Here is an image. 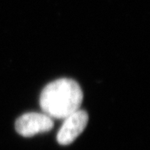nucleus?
Returning <instances> with one entry per match:
<instances>
[{
	"instance_id": "obj_1",
	"label": "nucleus",
	"mask_w": 150,
	"mask_h": 150,
	"mask_svg": "<svg viewBox=\"0 0 150 150\" xmlns=\"http://www.w3.org/2000/svg\"><path fill=\"white\" fill-rule=\"evenodd\" d=\"M83 99L79 84L71 79H59L45 86L39 103L43 113L50 118L64 119L79 110Z\"/></svg>"
},
{
	"instance_id": "obj_2",
	"label": "nucleus",
	"mask_w": 150,
	"mask_h": 150,
	"mask_svg": "<svg viewBox=\"0 0 150 150\" xmlns=\"http://www.w3.org/2000/svg\"><path fill=\"white\" fill-rule=\"evenodd\" d=\"M54 128L53 118L45 113L28 112L17 119L15 129L23 137H32L38 134L48 132Z\"/></svg>"
},
{
	"instance_id": "obj_3",
	"label": "nucleus",
	"mask_w": 150,
	"mask_h": 150,
	"mask_svg": "<svg viewBox=\"0 0 150 150\" xmlns=\"http://www.w3.org/2000/svg\"><path fill=\"white\" fill-rule=\"evenodd\" d=\"M88 122V115L86 111L79 109L67 118L59 129L57 140L59 144L69 145L72 144L83 130Z\"/></svg>"
}]
</instances>
